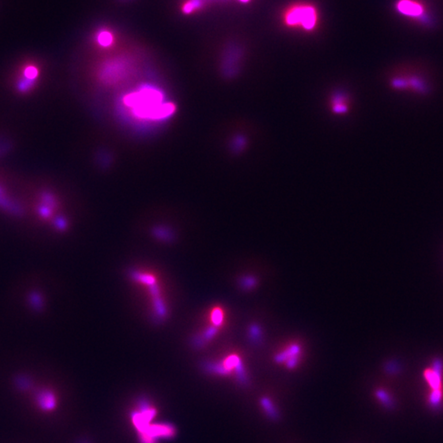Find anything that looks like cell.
<instances>
[{"label":"cell","mask_w":443,"mask_h":443,"mask_svg":"<svg viewBox=\"0 0 443 443\" xmlns=\"http://www.w3.org/2000/svg\"><path fill=\"white\" fill-rule=\"evenodd\" d=\"M63 292L62 280L53 270L30 268L7 284L1 300L3 313L18 325H49L58 315Z\"/></svg>","instance_id":"6da1fadb"},{"label":"cell","mask_w":443,"mask_h":443,"mask_svg":"<svg viewBox=\"0 0 443 443\" xmlns=\"http://www.w3.org/2000/svg\"><path fill=\"white\" fill-rule=\"evenodd\" d=\"M394 88L408 90L414 94L425 96L429 92V82L425 77L419 75L409 74L395 77L391 81Z\"/></svg>","instance_id":"7a4b0ae2"},{"label":"cell","mask_w":443,"mask_h":443,"mask_svg":"<svg viewBox=\"0 0 443 443\" xmlns=\"http://www.w3.org/2000/svg\"><path fill=\"white\" fill-rule=\"evenodd\" d=\"M35 401L39 408L43 411H52L56 408L57 401L52 390L43 387L35 394Z\"/></svg>","instance_id":"3957f363"},{"label":"cell","mask_w":443,"mask_h":443,"mask_svg":"<svg viewBox=\"0 0 443 443\" xmlns=\"http://www.w3.org/2000/svg\"><path fill=\"white\" fill-rule=\"evenodd\" d=\"M300 348L296 345H292L285 351L276 356L275 361L278 363L286 362V366L289 369H293L298 363V356Z\"/></svg>","instance_id":"277c9868"},{"label":"cell","mask_w":443,"mask_h":443,"mask_svg":"<svg viewBox=\"0 0 443 443\" xmlns=\"http://www.w3.org/2000/svg\"><path fill=\"white\" fill-rule=\"evenodd\" d=\"M13 383L18 391H29L33 387V376L27 371H18L13 376Z\"/></svg>","instance_id":"5b68a950"},{"label":"cell","mask_w":443,"mask_h":443,"mask_svg":"<svg viewBox=\"0 0 443 443\" xmlns=\"http://www.w3.org/2000/svg\"><path fill=\"white\" fill-rule=\"evenodd\" d=\"M399 10L405 14L416 17H419V16L424 13V8L422 5H419L418 3L412 2L409 0L400 3Z\"/></svg>","instance_id":"8992f818"},{"label":"cell","mask_w":443,"mask_h":443,"mask_svg":"<svg viewBox=\"0 0 443 443\" xmlns=\"http://www.w3.org/2000/svg\"><path fill=\"white\" fill-rule=\"evenodd\" d=\"M260 404L268 416L273 420H278V418H279L278 410L274 407V404L269 398H262L260 400Z\"/></svg>","instance_id":"52a82bcc"},{"label":"cell","mask_w":443,"mask_h":443,"mask_svg":"<svg viewBox=\"0 0 443 443\" xmlns=\"http://www.w3.org/2000/svg\"><path fill=\"white\" fill-rule=\"evenodd\" d=\"M378 399L382 402V404L385 406L386 408L392 409L394 407V402L390 396L389 394L383 390H378L375 393Z\"/></svg>","instance_id":"ba28073f"},{"label":"cell","mask_w":443,"mask_h":443,"mask_svg":"<svg viewBox=\"0 0 443 443\" xmlns=\"http://www.w3.org/2000/svg\"><path fill=\"white\" fill-rule=\"evenodd\" d=\"M441 391H440V390H434V391L432 392V394H431L430 397H429V402H430V404L432 405L433 407H436V406H439V404L441 403Z\"/></svg>","instance_id":"9c48e42d"},{"label":"cell","mask_w":443,"mask_h":443,"mask_svg":"<svg viewBox=\"0 0 443 443\" xmlns=\"http://www.w3.org/2000/svg\"><path fill=\"white\" fill-rule=\"evenodd\" d=\"M77 443H92V442H91V441H90L89 440H87V439L83 438V439H81V440H80V441H79L78 442H77Z\"/></svg>","instance_id":"30bf717a"}]
</instances>
